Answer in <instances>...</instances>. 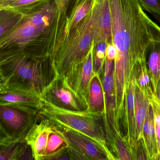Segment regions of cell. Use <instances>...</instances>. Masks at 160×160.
<instances>
[{
	"label": "cell",
	"mask_w": 160,
	"mask_h": 160,
	"mask_svg": "<svg viewBox=\"0 0 160 160\" xmlns=\"http://www.w3.org/2000/svg\"><path fill=\"white\" fill-rule=\"evenodd\" d=\"M92 31L94 46L112 42V22L109 0H95L92 8Z\"/></svg>",
	"instance_id": "cell-11"
},
{
	"label": "cell",
	"mask_w": 160,
	"mask_h": 160,
	"mask_svg": "<svg viewBox=\"0 0 160 160\" xmlns=\"http://www.w3.org/2000/svg\"><path fill=\"white\" fill-rule=\"evenodd\" d=\"M95 2V0H76L69 15L67 17L62 34L54 48L52 56L58 49L66 36L91 11Z\"/></svg>",
	"instance_id": "cell-15"
},
{
	"label": "cell",
	"mask_w": 160,
	"mask_h": 160,
	"mask_svg": "<svg viewBox=\"0 0 160 160\" xmlns=\"http://www.w3.org/2000/svg\"><path fill=\"white\" fill-rule=\"evenodd\" d=\"M0 104L40 112L42 100L41 95L35 90L7 85L0 87Z\"/></svg>",
	"instance_id": "cell-12"
},
{
	"label": "cell",
	"mask_w": 160,
	"mask_h": 160,
	"mask_svg": "<svg viewBox=\"0 0 160 160\" xmlns=\"http://www.w3.org/2000/svg\"><path fill=\"white\" fill-rule=\"evenodd\" d=\"M52 160H72L68 148L67 150H66L64 152H62V153H60V154H58L57 156L54 157Z\"/></svg>",
	"instance_id": "cell-31"
},
{
	"label": "cell",
	"mask_w": 160,
	"mask_h": 160,
	"mask_svg": "<svg viewBox=\"0 0 160 160\" xmlns=\"http://www.w3.org/2000/svg\"><path fill=\"white\" fill-rule=\"evenodd\" d=\"M69 143L60 130L53 125L41 160H50L68 148Z\"/></svg>",
	"instance_id": "cell-21"
},
{
	"label": "cell",
	"mask_w": 160,
	"mask_h": 160,
	"mask_svg": "<svg viewBox=\"0 0 160 160\" xmlns=\"http://www.w3.org/2000/svg\"><path fill=\"white\" fill-rule=\"evenodd\" d=\"M4 1V0H0V9L2 8V6L3 4Z\"/></svg>",
	"instance_id": "cell-35"
},
{
	"label": "cell",
	"mask_w": 160,
	"mask_h": 160,
	"mask_svg": "<svg viewBox=\"0 0 160 160\" xmlns=\"http://www.w3.org/2000/svg\"><path fill=\"white\" fill-rule=\"evenodd\" d=\"M34 160L32 152L25 139L8 140L0 143V160Z\"/></svg>",
	"instance_id": "cell-16"
},
{
	"label": "cell",
	"mask_w": 160,
	"mask_h": 160,
	"mask_svg": "<svg viewBox=\"0 0 160 160\" xmlns=\"http://www.w3.org/2000/svg\"><path fill=\"white\" fill-rule=\"evenodd\" d=\"M113 154L117 160H133L124 136L121 133H117L115 135V144Z\"/></svg>",
	"instance_id": "cell-25"
},
{
	"label": "cell",
	"mask_w": 160,
	"mask_h": 160,
	"mask_svg": "<svg viewBox=\"0 0 160 160\" xmlns=\"http://www.w3.org/2000/svg\"><path fill=\"white\" fill-rule=\"evenodd\" d=\"M150 106L149 98L136 84L134 94V113L137 141L142 137L143 127Z\"/></svg>",
	"instance_id": "cell-19"
},
{
	"label": "cell",
	"mask_w": 160,
	"mask_h": 160,
	"mask_svg": "<svg viewBox=\"0 0 160 160\" xmlns=\"http://www.w3.org/2000/svg\"><path fill=\"white\" fill-rule=\"evenodd\" d=\"M136 84L149 100L155 95L148 72L147 60L142 61L137 66Z\"/></svg>",
	"instance_id": "cell-23"
},
{
	"label": "cell",
	"mask_w": 160,
	"mask_h": 160,
	"mask_svg": "<svg viewBox=\"0 0 160 160\" xmlns=\"http://www.w3.org/2000/svg\"><path fill=\"white\" fill-rule=\"evenodd\" d=\"M8 80L0 70V87L5 86L7 85Z\"/></svg>",
	"instance_id": "cell-33"
},
{
	"label": "cell",
	"mask_w": 160,
	"mask_h": 160,
	"mask_svg": "<svg viewBox=\"0 0 160 160\" xmlns=\"http://www.w3.org/2000/svg\"><path fill=\"white\" fill-rule=\"evenodd\" d=\"M53 127L49 119L42 116L27 133L24 139L32 149L34 160H41Z\"/></svg>",
	"instance_id": "cell-14"
},
{
	"label": "cell",
	"mask_w": 160,
	"mask_h": 160,
	"mask_svg": "<svg viewBox=\"0 0 160 160\" xmlns=\"http://www.w3.org/2000/svg\"><path fill=\"white\" fill-rule=\"evenodd\" d=\"M144 10L160 19V0H137Z\"/></svg>",
	"instance_id": "cell-28"
},
{
	"label": "cell",
	"mask_w": 160,
	"mask_h": 160,
	"mask_svg": "<svg viewBox=\"0 0 160 160\" xmlns=\"http://www.w3.org/2000/svg\"><path fill=\"white\" fill-rule=\"evenodd\" d=\"M42 100L41 116L48 118L55 126L71 129L85 134L102 147L110 160H117L106 140L102 115L87 110L78 111L64 109Z\"/></svg>",
	"instance_id": "cell-3"
},
{
	"label": "cell",
	"mask_w": 160,
	"mask_h": 160,
	"mask_svg": "<svg viewBox=\"0 0 160 160\" xmlns=\"http://www.w3.org/2000/svg\"><path fill=\"white\" fill-rule=\"evenodd\" d=\"M56 127L60 130L69 144L79 151L87 160H110L102 147L91 138L71 129Z\"/></svg>",
	"instance_id": "cell-13"
},
{
	"label": "cell",
	"mask_w": 160,
	"mask_h": 160,
	"mask_svg": "<svg viewBox=\"0 0 160 160\" xmlns=\"http://www.w3.org/2000/svg\"><path fill=\"white\" fill-rule=\"evenodd\" d=\"M8 140H10L9 138L7 136L6 134L5 133L2 128L0 126V143L8 141Z\"/></svg>",
	"instance_id": "cell-32"
},
{
	"label": "cell",
	"mask_w": 160,
	"mask_h": 160,
	"mask_svg": "<svg viewBox=\"0 0 160 160\" xmlns=\"http://www.w3.org/2000/svg\"><path fill=\"white\" fill-rule=\"evenodd\" d=\"M41 117L37 110L0 104V126L11 141L25 139Z\"/></svg>",
	"instance_id": "cell-6"
},
{
	"label": "cell",
	"mask_w": 160,
	"mask_h": 160,
	"mask_svg": "<svg viewBox=\"0 0 160 160\" xmlns=\"http://www.w3.org/2000/svg\"><path fill=\"white\" fill-rule=\"evenodd\" d=\"M142 138L147 150L149 160H160V156L157 147L154 113L151 105L144 123Z\"/></svg>",
	"instance_id": "cell-18"
},
{
	"label": "cell",
	"mask_w": 160,
	"mask_h": 160,
	"mask_svg": "<svg viewBox=\"0 0 160 160\" xmlns=\"http://www.w3.org/2000/svg\"><path fill=\"white\" fill-rule=\"evenodd\" d=\"M89 111L103 116L105 111V97L100 74L95 72L89 86L88 108Z\"/></svg>",
	"instance_id": "cell-17"
},
{
	"label": "cell",
	"mask_w": 160,
	"mask_h": 160,
	"mask_svg": "<svg viewBox=\"0 0 160 160\" xmlns=\"http://www.w3.org/2000/svg\"><path fill=\"white\" fill-rule=\"evenodd\" d=\"M94 49L93 43L84 60L75 68L65 80L86 109L88 108V98L90 83L96 72L94 69L93 62Z\"/></svg>",
	"instance_id": "cell-9"
},
{
	"label": "cell",
	"mask_w": 160,
	"mask_h": 160,
	"mask_svg": "<svg viewBox=\"0 0 160 160\" xmlns=\"http://www.w3.org/2000/svg\"><path fill=\"white\" fill-rule=\"evenodd\" d=\"M102 85L105 97V111L102 116L106 140L110 150L113 154L115 135L121 133L120 126L116 118V102L114 80V61L105 58L102 70Z\"/></svg>",
	"instance_id": "cell-7"
},
{
	"label": "cell",
	"mask_w": 160,
	"mask_h": 160,
	"mask_svg": "<svg viewBox=\"0 0 160 160\" xmlns=\"http://www.w3.org/2000/svg\"><path fill=\"white\" fill-rule=\"evenodd\" d=\"M150 103L154 113L157 147L160 156V100L154 95L150 99Z\"/></svg>",
	"instance_id": "cell-27"
},
{
	"label": "cell",
	"mask_w": 160,
	"mask_h": 160,
	"mask_svg": "<svg viewBox=\"0 0 160 160\" xmlns=\"http://www.w3.org/2000/svg\"><path fill=\"white\" fill-rule=\"evenodd\" d=\"M41 98L54 105L72 111L87 110L65 80L57 75L41 94Z\"/></svg>",
	"instance_id": "cell-8"
},
{
	"label": "cell",
	"mask_w": 160,
	"mask_h": 160,
	"mask_svg": "<svg viewBox=\"0 0 160 160\" xmlns=\"http://www.w3.org/2000/svg\"><path fill=\"white\" fill-rule=\"evenodd\" d=\"M106 45V43H100L94 46L93 52L94 69L95 72L100 74L101 73L105 61Z\"/></svg>",
	"instance_id": "cell-26"
},
{
	"label": "cell",
	"mask_w": 160,
	"mask_h": 160,
	"mask_svg": "<svg viewBox=\"0 0 160 160\" xmlns=\"http://www.w3.org/2000/svg\"><path fill=\"white\" fill-rule=\"evenodd\" d=\"M137 66L132 71L129 82L126 91L124 113L121 120L126 133V135H124V138L130 150L133 160H136L137 142L134 113V94Z\"/></svg>",
	"instance_id": "cell-10"
},
{
	"label": "cell",
	"mask_w": 160,
	"mask_h": 160,
	"mask_svg": "<svg viewBox=\"0 0 160 160\" xmlns=\"http://www.w3.org/2000/svg\"><path fill=\"white\" fill-rule=\"evenodd\" d=\"M51 34L49 30L33 24L23 15L14 29L0 40V65L20 57H49Z\"/></svg>",
	"instance_id": "cell-2"
},
{
	"label": "cell",
	"mask_w": 160,
	"mask_h": 160,
	"mask_svg": "<svg viewBox=\"0 0 160 160\" xmlns=\"http://www.w3.org/2000/svg\"><path fill=\"white\" fill-rule=\"evenodd\" d=\"M136 160H149L147 150L142 138L137 141Z\"/></svg>",
	"instance_id": "cell-29"
},
{
	"label": "cell",
	"mask_w": 160,
	"mask_h": 160,
	"mask_svg": "<svg viewBox=\"0 0 160 160\" xmlns=\"http://www.w3.org/2000/svg\"><path fill=\"white\" fill-rule=\"evenodd\" d=\"M23 16L21 12L14 8L0 9V40L14 29Z\"/></svg>",
	"instance_id": "cell-22"
},
{
	"label": "cell",
	"mask_w": 160,
	"mask_h": 160,
	"mask_svg": "<svg viewBox=\"0 0 160 160\" xmlns=\"http://www.w3.org/2000/svg\"><path fill=\"white\" fill-rule=\"evenodd\" d=\"M155 95L158 99L160 100V77L157 85V89L155 92Z\"/></svg>",
	"instance_id": "cell-34"
},
{
	"label": "cell",
	"mask_w": 160,
	"mask_h": 160,
	"mask_svg": "<svg viewBox=\"0 0 160 160\" xmlns=\"http://www.w3.org/2000/svg\"><path fill=\"white\" fill-rule=\"evenodd\" d=\"M91 15L92 9L66 36L51 58L57 75L65 80L84 60L94 43Z\"/></svg>",
	"instance_id": "cell-4"
},
{
	"label": "cell",
	"mask_w": 160,
	"mask_h": 160,
	"mask_svg": "<svg viewBox=\"0 0 160 160\" xmlns=\"http://www.w3.org/2000/svg\"><path fill=\"white\" fill-rule=\"evenodd\" d=\"M147 64L155 94L160 77V35L150 44L148 54Z\"/></svg>",
	"instance_id": "cell-20"
},
{
	"label": "cell",
	"mask_w": 160,
	"mask_h": 160,
	"mask_svg": "<svg viewBox=\"0 0 160 160\" xmlns=\"http://www.w3.org/2000/svg\"><path fill=\"white\" fill-rule=\"evenodd\" d=\"M7 85L35 90L40 95L57 76L51 59L22 57L0 65Z\"/></svg>",
	"instance_id": "cell-5"
},
{
	"label": "cell",
	"mask_w": 160,
	"mask_h": 160,
	"mask_svg": "<svg viewBox=\"0 0 160 160\" xmlns=\"http://www.w3.org/2000/svg\"><path fill=\"white\" fill-rule=\"evenodd\" d=\"M112 42L117 55L114 61L116 106L125 104L126 91L132 71L148 60L150 44L160 35V26L144 11L137 0H109Z\"/></svg>",
	"instance_id": "cell-1"
},
{
	"label": "cell",
	"mask_w": 160,
	"mask_h": 160,
	"mask_svg": "<svg viewBox=\"0 0 160 160\" xmlns=\"http://www.w3.org/2000/svg\"><path fill=\"white\" fill-rule=\"evenodd\" d=\"M50 1L51 0H4L2 8H14L22 13Z\"/></svg>",
	"instance_id": "cell-24"
},
{
	"label": "cell",
	"mask_w": 160,
	"mask_h": 160,
	"mask_svg": "<svg viewBox=\"0 0 160 160\" xmlns=\"http://www.w3.org/2000/svg\"><path fill=\"white\" fill-rule=\"evenodd\" d=\"M117 55V50L112 42H110L106 45L105 50V57L110 61H114Z\"/></svg>",
	"instance_id": "cell-30"
}]
</instances>
